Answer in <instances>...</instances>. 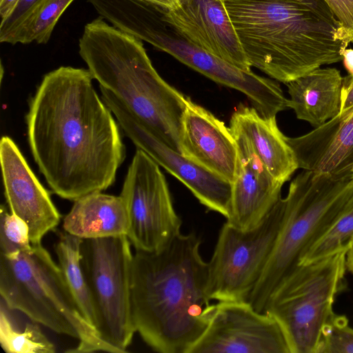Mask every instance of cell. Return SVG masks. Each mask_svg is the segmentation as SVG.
<instances>
[{
    "mask_svg": "<svg viewBox=\"0 0 353 353\" xmlns=\"http://www.w3.org/2000/svg\"><path fill=\"white\" fill-rule=\"evenodd\" d=\"M284 224L248 302L259 312L300 265L308 250L353 202V175L335 177L303 170L290 183Z\"/></svg>",
    "mask_w": 353,
    "mask_h": 353,
    "instance_id": "obj_6",
    "label": "cell"
},
{
    "mask_svg": "<svg viewBox=\"0 0 353 353\" xmlns=\"http://www.w3.org/2000/svg\"><path fill=\"white\" fill-rule=\"evenodd\" d=\"M162 17L187 40L244 70L251 71L223 0H183Z\"/></svg>",
    "mask_w": 353,
    "mask_h": 353,
    "instance_id": "obj_15",
    "label": "cell"
},
{
    "mask_svg": "<svg viewBox=\"0 0 353 353\" xmlns=\"http://www.w3.org/2000/svg\"><path fill=\"white\" fill-rule=\"evenodd\" d=\"M346 252L299 265L270 297L264 312L281 325L291 353H316L334 299L345 287Z\"/></svg>",
    "mask_w": 353,
    "mask_h": 353,
    "instance_id": "obj_7",
    "label": "cell"
},
{
    "mask_svg": "<svg viewBox=\"0 0 353 353\" xmlns=\"http://www.w3.org/2000/svg\"><path fill=\"white\" fill-rule=\"evenodd\" d=\"M88 69L46 73L26 115L30 149L52 192L70 200L114 183L125 158L120 126L94 88Z\"/></svg>",
    "mask_w": 353,
    "mask_h": 353,
    "instance_id": "obj_1",
    "label": "cell"
},
{
    "mask_svg": "<svg viewBox=\"0 0 353 353\" xmlns=\"http://www.w3.org/2000/svg\"><path fill=\"white\" fill-rule=\"evenodd\" d=\"M79 53L100 87L116 96L162 141L180 152L187 97L160 77L141 40L98 17L85 26Z\"/></svg>",
    "mask_w": 353,
    "mask_h": 353,
    "instance_id": "obj_4",
    "label": "cell"
},
{
    "mask_svg": "<svg viewBox=\"0 0 353 353\" xmlns=\"http://www.w3.org/2000/svg\"><path fill=\"white\" fill-rule=\"evenodd\" d=\"M0 163L10 212L27 223L32 245L41 243L43 236L59 224V211L18 146L7 136L0 141Z\"/></svg>",
    "mask_w": 353,
    "mask_h": 353,
    "instance_id": "obj_14",
    "label": "cell"
},
{
    "mask_svg": "<svg viewBox=\"0 0 353 353\" xmlns=\"http://www.w3.org/2000/svg\"><path fill=\"white\" fill-rule=\"evenodd\" d=\"M250 65L287 83L343 60L350 43L324 0H223Z\"/></svg>",
    "mask_w": 353,
    "mask_h": 353,
    "instance_id": "obj_3",
    "label": "cell"
},
{
    "mask_svg": "<svg viewBox=\"0 0 353 353\" xmlns=\"http://www.w3.org/2000/svg\"><path fill=\"white\" fill-rule=\"evenodd\" d=\"M180 153L232 183L240 157L230 129L212 113L187 97L179 133Z\"/></svg>",
    "mask_w": 353,
    "mask_h": 353,
    "instance_id": "obj_16",
    "label": "cell"
},
{
    "mask_svg": "<svg viewBox=\"0 0 353 353\" xmlns=\"http://www.w3.org/2000/svg\"><path fill=\"white\" fill-rule=\"evenodd\" d=\"M129 227L123 198L101 192L74 201L63 221L65 232L82 239L126 236Z\"/></svg>",
    "mask_w": 353,
    "mask_h": 353,
    "instance_id": "obj_21",
    "label": "cell"
},
{
    "mask_svg": "<svg viewBox=\"0 0 353 353\" xmlns=\"http://www.w3.org/2000/svg\"><path fill=\"white\" fill-rule=\"evenodd\" d=\"M19 0H0V16L1 19L7 17L14 8Z\"/></svg>",
    "mask_w": 353,
    "mask_h": 353,
    "instance_id": "obj_32",
    "label": "cell"
},
{
    "mask_svg": "<svg viewBox=\"0 0 353 353\" xmlns=\"http://www.w3.org/2000/svg\"><path fill=\"white\" fill-rule=\"evenodd\" d=\"M99 88L102 99L136 147L182 182L202 205L227 219L230 211L232 183L168 146L116 96Z\"/></svg>",
    "mask_w": 353,
    "mask_h": 353,
    "instance_id": "obj_12",
    "label": "cell"
},
{
    "mask_svg": "<svg viewBox=\"0 0 353 353\" xmlns=\"http://www.w3.org/2000/svg\"><path fill=\"white\" fill-rule=\"evenodd\" d=\"M82 240L65 232L59 235L54 250L59 267L81 312L96 327L95 312L81 263Z\"/></svg>",
    "mask_w": 353,
    "mask_h": 353,
    "instance_id": "obj_22",
    "label": "cell"
},
{
    "mask_svg": "<svg viewBox=\"0 0 353 353\" xmlns=\"http://www.w3.org/2000/svg\"><path fill=\"white\" fill-rule=\"evenodd\" d=\"M344 64L350 74H353V50L347 49L344 53Z\"/></svg>",
    "mask_w": 353,
    "mask_h": 353,
    "instance_id": "obj_33",
    "label": "cell"
},
{
    "mask_svg": "<svg viewBox=\"0 0 353 353\" xmlns=\"http://www.w3.org/2000/svg\"><path fill=\"white\" fill-rule=\"evenodd\" d=\"M43 0H19L12 12L1 19L0 41L14 45L15 39L29 17Z\"/></svg>",
    "mask_w": 353,
    "mask_h": 353,
    "instance_id": "obj_28",
    "label": "cell"
},
{
    "mask_svg": "<svg viewBox=\"0 0 353 353\" xmlns=\"http://www.w3.org/2000/svg\"><path fill=\"white\" fill-rule=\"evenodd\" d=\"M127 236L83 239L81 263L101 338L125 352L136 332L132 314L133 254Z\"/></svg>",
    "mask_w": 353,
    "mask_h": 353,
    "instance_id": "obj_8",
    "label": "cell"
},
{
    "mask_svg": "<svg viewBox=\"0 0 353 353\" xmlns=\"http://www.w3.org/2000/svg\"><path fill=\"white\" fill-rule=\"evenodd\" d=\"M316 353H353V328L345 315L333 313L327 320Z\"/></svg>",
    "mask_w": 353,
    "mask_h": 353,
    "instance_id": "obj_27",
    "label": "cell"
},
{
    "mask_svg": "<svg viewBox=\"0 0 353 353\" xmlns=\"http://www.w3.org/2000/svg\"><path fill=\"white\" fill-rule=\"evenodd\" d=\"M141 41L171 54L215 82L243 92L263 117H276L288 108V99L277 81L239 68L195 46L167 23L162 12Z\"/></svg>",
    "mask_w": 353,
    "mask_h": 353,
    "instance_id": "obj_11",
    "label": "cell"
},
{
    "mask_svg": "<svg viewBox=\"0 0 353 353\" xmlns=\"http://www.w3.org/2000/svg\"><path fill=\"white\" fill-rule=\"evenodd\" d=\"M187 353H291L279 321L246 301H218L208 325Z\"/></svg>",
    "mask_w": 353,
    "mask_h": 353,
    "instance_id": "obj_13",
    "label": "cell"
},
{
    "mask_svg": "<svg viewBox=\"0 0 353 353\" xmlns=\"http://www.w3.org/2000/svg\"><path fill=\"white\" fill-rule=\"evenodd\" d=\"M128 213L127 237L135 250L155 252L181 234L168 185L159 165L137 149L120 194Z\"/></svg>",
    "mask_w": 353,
    "mask_h": 353,
    "instance_id": "obj_10",
    "label": "cell"
},
{
    "mask_svg": "<svg viewBox=\"0 0 353 353\" xmlns=\"http://www.w3.org/2000/svg\"><path fill=\"white\" fill-rule=\"evenodd\" d=\"M74 1L43 0L19 32L14 44H46L58 20Z\"/></svg>",
    "mask_w": 353,
    "mask_h": 353,
    "instance_id": "obj_24",
    "label": "cell"
},
{
    "mask_svg": "<svg viewBox=\"0 0 353 353\" xmlns=\"http://www.w3.org/2000/svg\"><path fill=\"white\" fill-rule=\"evenodd\" d=\"M353 106V74L343 77L340 112Z\"/></svg>",
    "mask_w": 353,
    "mask_h": 353,
    "instance_id": "obj_30",
    "label": "cell"
},
{
    "mask_svg": "<svg viewBox=\"0 0 353 353\" xmlns=\"http://www.w3.org/2000/svg\"><path fill=\"white\" fill-rule=\"evenodd\" d=\"M1 299L53 332L78 340L67 352L119 353L83 316L59 267L41 243L0 254Z\"/></svg>",
    "mask_w": 353,
    "mask_h": 353,
    "instance_id": "obj_5",
    "label": "cell"
},
{
    "mask_svg": "<svg viewBox=\"0 0 353 353\" xmlns=\"http://www.w3.org/2000/svg\"><path fill=\"white\" fill-rule=\"evenodd\" d=\"M27 223L8 212L4 205L0 210V254H10L32 248Z\"/></svg>",
    "mask_w": 353,
    "mask_h": 353,
    "instance_id": "obj_26",
    "label": "cell"
},
{
    "mask_svg": "<svg viewBox=\"0 0 353 353\" xmlns=\"http://www.w3.org/2000/svg\"><path fill=\"white\" fill-rule=\"evenodd\" d=\"M343 77L335 68H319L285 85L288 108L314 128L340 113Z\"/></svg>",
    "mask_w": 353,
    "mask_h": 353,
    "instance_id": "obj_20",
    "label": "cell"
},
{
    "mask_svg": "<svg viewBox=\"0 0 353 353\" xmlns=\"http://www.w3.org/2000/svg\"><path fill=\"white\" fill-rule=\"evenodd\" d=\"M14 310L0 301V343L7 353H54L55 345L42 331L40 324L30 319L21 324Z\"/></svg>",
    "mask_w": 353,
    "mask_h": 353,
    "instance_id": "obj_23",
    "label": "cell"
},
{
    "mask_svg": "<svg viewBox=\"0 0 353 353\" xmlns=\"http://www.w3.org/2000/svg\"><path fill=\"white\" fill-rule=\"evenodd\" d=\"M285 217V202L281 197L250 230L223 224L208 262L211 301H248L271 256Z\"/></svg>",
    "mask_w": 353,
    "mask_h": 353,
    "instance_id": "obj_9",
    "label": "cell"
},
{
    "mask_svg": "<svg viewBox=\"0 0 353 353\" xmlns=\"http://www.w3.org/2000/svg\"><path fill=\"white\" fill-rule=\"evenodd\" d=\"M240 165L232 183L230 211L226 222L241 230L256 227L281 197L283 184L276 181L240 137L233 135Z\"/></svg>",
    "mask_w": 353,
    "mask_h": 353,
    "instance_id": "obj_18",
    "label": "cell"
},
{
    "mask_svg": "<svg viewBox=\"0 0 353 353\" xmlns=\"http://www.w3.org/2000/svg\"><path fill=\"white\" fill-rule=\"evenodd\" d=\"M230 129L241 137L270 174L283 184L299 168L295 154L279 130L276 117H265L254 107L241 104L232 114Z\"/></svg>",
    "mask_w": 353,
    "mask_h": 353,
    "instance_id": "obj_19",
    "label": "cell"
},
{
    "mask_svg": "<svg viewBox=\"0 0 353 353\" xmlns=\"http://www.w3.org/2000/svg\"><path fill=\"white\" fill-rule=\"evenodd\" d=\"M299 168L335 177L353 175V106L322 125L287 137Z\"/></svg>",
    "mask_w": 353,
    "mask_h": 353,
    "instance_id": "obj_17",
    "label": "cell"
},
{
    "mask_svg": "<svg viewBox=\"0 0 353 353\" xmlns=\"http://www.w3.org/2000/svg\"><path fill=\"white\" fill-rule=\"evenodd\" d=\"M200 245L195 233H181L158 251L133 254L132 319L136 332L156 352L187 353L208 325L214 304Z\"/></svg>",
    "mask_w": 353,
    "mask_h": 353,
    "instance_id": "obj_2",
    "label": "cell"
},
{
    "mask_svg": "<svg viewBox=\"0 0 353 353\" xmlns=\"http://www.w3.org/2000/svg\"><path fill=\"white\" fill-rule=\"evenodd\" d=\"M165 10H171L179 7L183 0H143Z\"/></svg>",
    "mask_w": 353,
    "mask_h": 353,
    "instance_id": "obj_31",
    "label": "cell"
},
{
    "mask_svg": "<svg viewBox=\"0 0 353 353\" xmlns=\"http://www.w3.org/2000/svg\"><path fill=\"white\" fill-rule=\"evenodd\" d=\"M345 263L347 270L353 274V245L346 252Z\"/></svg>",
    "mask_w": 353,
    "mask_h": 353,
    "instance_id": "obj_34",
    "label": "cell"
},
{
    "mask_svg": "<svg viewBox=\"0 0 353 353\" xmlns=\"http://www.w3.org/2000/svg\"><path fill=\"white\" fill-rule=\"evenodd\" d=\"M353 245V202L330 229L308 250L300 262L307 264L336 253L347 251Z\"/></svg>",
    "mask_w": 353,
    "mask_h": 353,
    "instance_id": "obj_25",
    "label": "cell"
},
{
    "mask_svg": "<svg viewBox=\"0 0 353 353\" xmlns=\"http://www.w3.org/2000/svg\"><path fill=\"white\" fill-rule=\"evenodd\" d=\"M341 24L349 41L353 43V0H324Z\"/></svg>",
    "mask_w": 353,
    "mask_h": 353,
    "instance_id": "obj_29",
    "label": "cell"
}]
</instances>
